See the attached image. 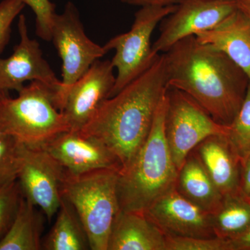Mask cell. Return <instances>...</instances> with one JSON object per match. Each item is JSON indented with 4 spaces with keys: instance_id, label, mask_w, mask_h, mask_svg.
<instances>
[{
    "instance_id": "1",
    "label": "cell",
    "mask_w": 250,
    "mask_h": 250,
    "mask_svg": "<svg viewBox=\"0 0 250 250\" xmlns=\"http://www.w3.org/2000/svg\"><path fill=\"white\" fill-rule=\"evenodd\" d=\"M164 54L167 86L187 93L215 121L229 126L246 98L250 82L246 72L195 36L179 41Z\"/></svg>"
},
{
    "instance_id": "2",
    "label": "cell",
    "mask_w": 250,
    "mask_h": 250,
    "mask_svg": "<svg viewBox=\"0 0 250 250\" xmlns=\"http://www.w3.org/2000/svg\"><path fill=\"white\" fill-rule=\"evenodd\" d=\"M167 88L165 56L159 54L146 71L106 99L79 131L103 142L118 158L123 170L147 139Z\"/></svg>"
},
{
    "instance_id": "3",
    "label": "cell",
    "mask_w": 250,
    "mask_h": 250,
    "mask_svg": "<svg viewBox=\"0 0 250 250\" xmlns=\"http://www.w3.org/2000/svg\"><path fill=\"white\" fill-rule=\"evenodd\" d=\"M166 93L167 90L147 139L129 166L120 171L118 191L121 211L144 213L159 197L176 187L179 170L165 134Z\"/></svg>"
},
{
    "instance_id": "4",
    "label": "cell",
    "mask_w": 250,
    "mask_h": 250,
    "mask_svg": "<svg viewBox=\"0 0 250 250\" xmlns=\"http://www.w3.org/2000/svg\"><path fill=\"white\" fill-rule=\"evenodd\" d=\"M57 92L39 81H32L12 98L0 95V134L9 135L31 147H42L70 130L56 105Z\"/></svg>"
},
{
    "instance_id": "5",
    "label": "cell",
    "mask_w": 250,
    "mask_h": 250,
    "mask_svg": "<svg viewBox=\"0 0 250 250\" xmlns=\"http://www.w3.org/2000/svg\"><path fill=\"white\" fill-rule=\"evenodd\" d=\"M120 170L102 169L81 174L65 172L61 192L76 210L90 250H108V239L121 211L118 184Z\"/></svg>"
},
{
    "instance_id": "6",
    "label": "cell",
    "mask_w": 250,
    "mask_h": 250,
    "mask_svg": "<svg viewBox=\"0 0 250 250\" xmlns=\"http://www.w3.org/2000/svg\"><path fill=\"white\" fill-rule=\"evenodd\" d=\"M176 5L143 6L135 14L127 32L112 38L104 45L105 50H114L111 61L117 70L116 82L111 97L146 71L158 58L153 52L151 37L161 21L174 12ZM110 97V98H111Z\"/></svg>"
},
{
    "instance_id": "7",
    "label": "cell",
    "mask_w": 250,
    "mask_h": 250,
    "mask_svg": "<svg viewBox=\"0 0 250 250\" xmlns=\"http://www.w3.org/2000/svg\"><path fill=\"white\" fill-rule=\"evenodd\" d=\"M51 41L62 61V85L56 97L57 107L62 111L72 85L107 52L87 36L78 10L71 1L65 4L62 14L56 15Z\"/></svg>"
},
{
    "instance_id": "8",
    "label": "cell",
    "mask_w": 250,
    "mask_h": 250,
    "mask_svg": "<svg viewBox=\"0 0 250 250\" xmlns=\"http://www.w3.org/2000/svg\"><path fill=\"white\" fill-rule=\"evenodd\" d=\"M165 134L174 164L179 169L188 155L208 136L228 135L229 126L219 124L188 95L167 86Z\"/></svg>"
},
{
    "instance_id": "9",
    "label": "cell",
    "mask_w": 250,
    "mask_h": 250,
    "mask_svg": "<svg viewBox=\"0 0 250 250\" xmlns=\"http://www.w3.org/2000/svg\"><path fill=\"white\" fill-rule=\"evenodd\" d=\"M236 9V0H181L164 19L153 52L166 53L179 41L213 29Z\"/></svg>"
},
{
    "instance_id": "10",
    "label": "cell",
    "mask_w": 250,
    "mask_h": 250,
    "mask_svg": "<svg viewBox=\"0 0 250 250\" xmlns=\"http://www.w3.org/2000/svg\"><path fill=\"white\" fill-rule=\"evenodd\" d=\"M65 172L43 148L25 146L18 182L23 196L39 207L49 221L60 207L61 187Z\"/></svg>"
},
{
    "instance_id": "11",
    "label": "cell",
    "mask_w": 250,
    "mask_h": 250,
    "mask_svg": "<svg viewBox=\"0 0 250 250\" xmlns=\"http://www.w3.org/2000/svg\"><path fill=\"white\" fill-rule=\"evenodd\" d=\"M18 27L19 43L10 57L0 58V95H9L11 90L18 93L27 81H39L58 93L62 81L44 58L40 43L29 37L24 15L20 16Z\"/></svg>"
},
{
    "instance_id": "12",
    "label": "cell",
    "mask_w": 250,
    "mask_h": 250,
    "mask_svg": "<svg viewBox=\"0 0 250 250\" xmlns=\"http://www.w3.org/2000/svg\"><path fill=\"white\" fill-rule=\"evenodd\" d=\"M144 214L166 237H217L211 213L188 200L176 187L159 197Z\"/></svg>"
},
{
    "instance_id": "13",
    "label": "cell",
    "mask_w": 250,
    "mask_h": 250,
    "mask_svg": "<svg viewBox=\"0 0 250 250\" xmlns=\"http://www.w3.org/2000/svg\"><path fill=\"white\" fill-rule=\"evenodd\" d=\"M114 69L111 61L98 60L72 85L62 111L70 130L82 129L111 97L116 82Z\"/></svg>"
},
{
    "instance_id": "14",
    "label": "cell",
    "mask_w": 250,
    "mask_h": 250,
    "mask_svg": "<svg viewBox=\"0 0 250 250\" xmlns=\"http://www.w3.org/2000/svg\"><path fill=\"white\" fill-rule=\"evenodd\" d=\"M42 148L67 173L81 174L102 170H121V162L103 142L79 131L62 132Z\"/></svg>"
},
{
    "instance_id": "15",
    "label": "cell",
    "mask_w": 250,
    "mask_h": 250,
    "mask_svg": "<svg viewBox=\"0 0 250 250\" xmlns=\"http://www.w3.org/2000/svg\"><path fill=\"white\" fill-rule=\"evenodd\" d=\"M228 136L212 135L193 149L223 196L241 191V161Z\"/></svg>"
},
{
    "instance_id": "16",
    "label": "cell",
    "mask_w": 250,
    "mask_h": 250,
    "mask_svg": "<svg viewBox=\"0 0 250 250\" xmlns=\"http://www.w3.org/2000/svg\"><path fill=\"white\" fill-rule=\"evenodd\" d=\"M195 36L202 43L226 54L250 81V22L240 10L237 9L213 29Z\"/></svg>"
},
{
    "instance_id": "17",
    "label": "cell",
    "mask_w": 250,
    "mask_h": 250,
    "mask_svg": "<svg viewBox=\"0 0 250 250\" xmlns=\"http://www.w3.org/2000/svg\"><path fill=\"white\" fill-rule=\"evenodd\" d=\"M108 250H166V236L144 213L120 211Z\"/></svg>"
},
{
    "instance_id": "18",
    "label": "cell",
    "mask_w": 250,
    "mask_h": 250,
    "mask_svg": "<svg viewBox=\"0 0 250 250\" xmlns=\"http://www.w3.org/2000/svg\"><path fill=\"white\" fill-rule=\"evenodd\" d=\"M176 188L188 200L210 213L218 209L223 200V195L193 150L179 169Z\"/></svg>"
},
{
    "instance_id": "19",
    "label": "cell",
    "mask_w": 250,
    "mask_h": 250,
    "mask_svg": "<svg viewBox=\"0 0 250 250\" xmlns=\"http://www.w3.org/2000/svg\"><path fill=\"white\" fill-rule=\"evenodd\" d=\"M23 195L11 226L0 240V250H42L43 217Z\"/></svg>"
},
{
    "instance_id": "20",
    "label": "cell",
    "mask_w": 250,
    "mask_h": 250,
    "mask_svg": "<svg viewBox=\"0 0 250 250\" xmlns=\"http://www.w3.org/2000/svg\"><path fill=\"white\" fill-rule=\"evenodd\" d=\"M55 223L42 241L45 250H90L85 229L76 210L62 197Z\"/></svg>"
},
{
    "instance_id": "21",
    "label": "cell",
    "mask_w": 250,
    "mask_h": 250,
    "mask_svg": "<svg viewBox=\"0 0 250 250\" xmlns=\"http://www.w3.org/2000/svg\"><path fill=\"white\" fill-rule=\"evenodd\" d=\"M217 237L231 239L250 226V202L241 191L224 196L221 205L211 213Z\"/></svg>"
},
{
    "instance_id": "22",
    "label": "cell",
    "mask_w": 250,
    "mask_h": 250,
    "mask_svg": "<svg viewBox=\"0 0 250 250\" xmlns=\"http://www.w3.org/2000/svg\"><path fill=\"white\" fill-rule=\"evenodd\" d=\"M25 146L13 136L0 134V188L18 180Z\"/></svg>"
},
{
    "instance_id": "23",
    "label": "cell",
    "mask_w": 250,
    "mask_h": 250,
    "mask_svg": "<svg viewBox=\"0 0 250 250\" xmlns=\"http://www.w3.org/2000/svg\"><path fill=\"white\" fill-rule=\"evenodd\" d=\"M228 137L242 165L250 154V82L243 104L229 125Z\"/></svg>"
},
{
    "instance_id": "24",
    "label": "cell",
    "mask_w": 250,
    "mask_h": 250,
    "mask_svg": "<svg viewBox=\"0 0 250 250\" xmlns=\"http://www.w3.org/2000/svg\"><path fill=\"white\" fill-rule=\"evenodd\" d=\"M22 195L18 180L0 188V240L12 223Z\"/></svg>"
},
{
    "instance_id": "25",
    "label": "cell",
    "mask_w": 250,
    "mask_h": 250,
    "mask_svg": "<svg viewBox=\"0 0 250 250\" xmlns=\"http://www.w3.org/2000/svg\"><path fill=\"white\" fill-rule=\"evenodd\" d=\"M166 250H230L228 240L195 237H166Z\"/></svg>"
},
{
    "instance_id": "26",
    "label": "cell",
    "mask_w": 250,
    "mask_h": 250,
    "mask_svg": "<svg viewBox=\"0 0 250 250\" xmlns=\"http://www.w3.org/2000/svg\"><path fill=\"white\" fill-rule=\"evenodd\" d=\"M36 16V32L45 41H51V34L56 13V6L50 0H22Z\"/></svg>"
},
{
    "instance_id": "27",
    "label": "cell",
    "mask_w": 250,
    "mask_h": 250,
    "mask_svg": "<svg viewBox=\"0 0 250 250\" xmlns=\"http://www.w3.org/2000/svg\"><path fill=\"white\" fill-rule=\"evenodd\" d=\"M25 6L22 0H3L0 2V54L9 43L15 18Z\"/></svg>"
},
{
    "instance_id": "28",
    "label": "cell",
    "mask_w": 250,
    "mask_h": 250,
    "mask_svg": "<svg viewBox=\"0 0 250 250\" xmlns=\"http://www.w3.org/2000/svg\"><path fill=\"white\" fill-rule=\"evenodd\" d=\"M230 250H250V226L244 232L231 239H226Z\"/></svg>"
},
{
    "instance_id": "29",
    "label": "cell",
    "mask_w": 250,
    "mask_h": 250,
    "mask_svg": "<svg viewBox=\"0 0 250 250\" xmlns=\"http://www.w3.org/2000/svg\"><path fill=\"white\" fill-rule=\"evenodd\" d=\"M241 191L246 196L250 194V154L242 164Z\"/></svg>"
},
{
    "instance_id": "30",
    "label": "cell",
    "mask_w": 250,
    "mask_h": 250,
    "mask_svg": "<svg viewBox=\"0 0 250 250\" xmlns=\"http://www.w3.org/2000/svg\"><path fill=\"white\" fill-rule=\"evenodd\" d=\"M126 4L139 6L141 7L147 6H170L178 4L181 0H121Z\"/></svg>"
},
{
    "instance_id": "31",
    "label": "cell",
    "mask_w": 250,
    "mask_h": 250,
    "mask_svg": "<svg viewBox=\"0 0 250 250\" xmlns=\"http://www.w3.org/2000/svg\"><path fill=\"white\" fill-rule=\"evenodd\" d=\"M237 9L248 18L250 22V0H236Z\"/></svg>"
},
{
    "instance_id": "32",
    "label": "cell",
    "mask_w": 250,
    "mask_h": 250,
    "mask_svg": "<svg viewBox=\"0 0 250 250\" xmlns=\"http://www.w3.org/2000/svg\"><path fill=\"white\" fill-rule=\"evenodd\" d=\"M247 197V198L248 199V200H249V201L250 202V194L249 195H248V196H246Z\"/></svg>"
}]
</instances>
